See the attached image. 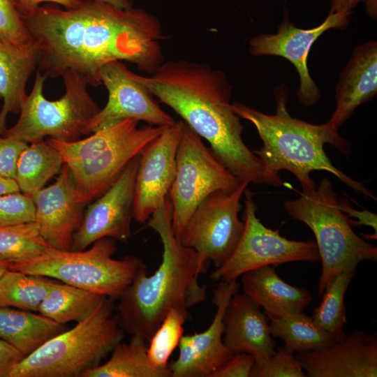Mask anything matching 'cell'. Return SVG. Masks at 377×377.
I'll return each mask as SVG.
<instances>
[{
  "label": "cell",
  "instance_id": "1",
  "mask_svg": "<svg viewBox=\"0 0 377 377\" xmlns=\"http://www.w3.org/2000/svg\"><path fill=\"white\" fill-rule=\"evenodd\" d=\"M21 15L39 44L38 70L47 78L70 70L98 87L100 71L109 62L127 61L149 74L162 63L161 24L142 8L82 0L73 8L50 3Z\"/></svg>",
  "mask_w": 377,
  "mask_h": 377
},
{
  "label": "cell",
  "instance_id": "2",
  "mask_svg": "<svg viewBox=\"0 0 377 377\" xmlns=\"http://www.w3.org/2000/svg\"><path fill=\"white\" fill-rule=\"evenodd\" d=\"M138 78L151 95L209 143L214 155L240 182L283 185L279 173L267 168L244 142L241 118L230 103L232 86L223 71L178 60L161 64L149 77L138 75Z\"/></svg>",
  "mask_w": 377,
  "mask_h": 377
},
{
  "label": "cell",
  "instance_id": "3",
  "mask_svg": "<svg viewBox=\"0 0 377 377\" xmlns=\"http://www.w3.org/2000/svg\"><path fill=\"white\" fill-rule=\"evenodd\" d=\"M147 226L161 239L162 261L149 276L145 265L141 266L119 297L117 311L124 330L149 341L170 309L188 311L205 300L207 286L200 285L198 279L207 260L176 237L168 195Z\"/></svg>",
  "mask_w": 377,
  "mask_h": 377
},
{
  "label": "cell",
  "instance_id": "4",
  "mask_svg": "<svg viewBox=\"0 0 377 377\" xmlns=\"http://www.w3.org/2000/svg\"><path fill=\"white\" fill-rule=\"evenodd\" d=\"M276 113L267 114L241 103L232 104L234 112L252 123L263 142V146L253 152L270 170L291 172L298 179L302 192L316 188L311 178L314 170H325L333 174L353 190L365 197L376 200L364 185L337 168L326 154L324 145H333L345 154L350 151L349 142L341 138L338 129L327 122L311 124L294 118L287 110L288 91L281 84L274 89Z\"/></svg>",
  "mask_w": 377,
  "mask_h": 377
},
{
  "label": "cell",
  "instance_id": "5",
  "mask_svg": "<svg viewBox=\"0 0 377 377\" xmlns=\"http://www.w3.org/2000/svg\"><path fill=\"white\" fill-rule=\"evenodd\" d=\"M138 124V120L126 119L84 139L66 142L50 138L47 140L61 155L84 203L105 193L128 162L165 128Z\"/></svg>",
  "mask_w": 377,
  "mask_h": 377
},
{
  "label": "cell",
  "instance_id": "6",
  "mask_svg": "<svg viewBox=\"0 0 377 377\" xmlns=\"http://www.w3.org/2000/svg\"><path fill=\"white\" fill-rule=\"evenodd\" d=\"M112 300L106 297L85 320L24 357L6 377H77L99 365L124 337Z\"/></svg>",
  "mask_w": 377,
  "mask_h": 377
},
{
  "label": "cell",
  "instance_id": "7",
  "mask_svg": "<svg viewBox=\"0 0 377 377\" xmlns=\"http://www.w3.org/2000/svg\"><path fill=\"white\" fill-rule=\"evenodd\" d=\"M283 206L293 219L308 226L316 237L322 262L319 296L340 272L357 269L362 261H377V248L353 231L328 179H323L316 188L302 192L298 198L286 200Z\"/></svg>",
  "mask_w": 377,
  "mask_h": 377
},
{
  "label": "cell",
  "instance_id": "8",
  "mask_svg": "<svg viewBox=\"0 0 377 377\" xmlns=\"http://www.w3.org/2000/svg\"><path fill=\"white\" fill-rule=\"evenodd\" d=\"M116 240L105 237L82 251L52 250L8 265V269L47 276L108 297L119 299L132 283L143 262L127 256L112 258Z\"/></svg>",
  "mask_w": 377,
  "mask_h": 377
},
{
  "label": "cell",
  "instance_id": "9",
  "mask_svg": "<svg viewBox=\"0 0 377 377\" xmlns=\"http://www.w3.org/2000/svg\"><path fill=\"white\" fill-rule=\"evenodd\" d=\"M61 77L65 94L57 100L49 101L43 94L47 77L40 70L36 72L32 90L20 105L17 122L6 128L3 136L34 143L46 136L71 142L84 135L88 122L100 108L89 94V84L82 76L68 70Z\"/></svg>",
  "mask_w": 377,
  "mask_h": 377
},
{
  "label": "cell",
  "instance_id": "10",
  "mask_svg": "<svg viewBox=\"0 0 377 377\" xmlns=\"http://www.w3.org/2000/svg\"><path fill=\"white\" fill-rule=\"evenodd\" d=\"M241 183L183 121L175 179L168 193L176 237L179 238L191 215L207 196L216 191H232Z\"/></svg>",
  "mask_w": 377,
  "mask_h": 377
},
{
  "label": "cell",
  "instance_id": "11",
  "mask_svg": "<svg viewBox=\"0 0 377 377\" xmlns=\"http://www.w3.org/2000/svg\"><path fill=\"white\" fill-rule=\"evenodd\" d=\"M244 193L242 235L230 256L210 274L213 281H235L245 272L265 265L320 260L316 242L290 240L281 236L279 229L265 226L256 216L253 193L246 188Z\"/></svg>",
  "mask_w": 377,
  "mask_h": 377
},
{
  "label": "cell",
  "instance_id": "12",
  "mask_svg": "<svg viewBox=\"0 0 377 377\" xmlns=\"http://www.w3.org/2000/svg\"><path fill=\"white\" fill-rule=\"evenodd\" d=\"M248 182L230 192L216 191L197 207L179 239L216 267L222 265L237 246L244 223L238 217L240 200Z\"/></svg>",
  "mask_w": 377,
  "mask_h": 377
},
{
  "label": "cell",
  "instance_id": "13",
  "mask_svg": "<svg viewBox=\"0 0 377 377\" xmlns=\"http://www.w3.org/2000/svg\"><path fill=\"white\" fill-rule=\"evenodd\" d=\"M99 76L101 84L108 91V101L88 122L84 135L126 119L165 127L175 123L152 98L151 94L140 81L138 75L131 71L120 61L105 64Z\"/></svg>",
  "mask_w": 377,
  "mask_h": 377
},
{
  "label": "cell",
  "instance_id": "14",
  "mask_svg": "<svg viewBox=\"0 0 377 377\" xmlns=\"http://www.w3.org/2000/svg\"><path fill=\"white\" fill-rule=\"evenodd\" d=\"M350 15L351 13L347 12L329 13L320 24L306 29L295 27L285 17L275 34H262L253 37L249 41V52L253 56H279L290 61L300 76V87L297 92L299 101L306 106L313 105L319 101L321 95L309 72V50L327 30L345 28Z\"/></svg>",
  "mask_w": 377,
  "mask_h": 377
},
{
  "label": "cell",
  "instance_id": "15",
  "mask_svg": "<svg viewBox=\"0 0 377 377\" xmlns=\"http://www.w3.org/2000/svg\"><path fill=\"white\" fill-rule=\"evenodd\" d=\"M138 161L139 155L131 159L112 185L88 207L71 250H84L105 237L124 242L129 239Z\"/></svg>",
  "mask_w": 377,
  "mask_h": 377
},
{
  "label": "cell",
  "instance_id": "16",
  "mask_svg": "<svg viewBox=\"0 0 377 377\" xmlns=\"http://www.w3.org/2000/svg\"><path fill=\"white\" fill-rule=\"evenodd\" d=\"M182 120L165 127L139 154L133 193V219L146 223L165 203L175 179Z\"/></svg>",
  "mask_w": 377,
  "mask_h": 377
},
{
  "label": "cell",
  "instance_id": "17",
  "mask_svg": "<svg viewBox=\"0 0 377 377\" xmlns=\"http://www.w3.org/2000/svg\"><path fill=\"white\" fill-rule=\"evenodd\" d=\"M239 288L237 281L217 284L212 298L216 307L214 319L205 331L182 337L179 356L168 366L172 377H209L234 355L222 338L223 318L230 298Z\"/></svg>",
  "mask_w": 377,
  "mask_h": 377
},
{
  "label": "cell",
  "instance_id": "18",
  "mask_svg": "<svg viewBox=\"0 0 377 377\" xmlns=\"http://www.w3.org/2000/svg\"><path fill=\"white\" fill-rule=\"evenodd\" d=\"M31 198L35 206L34 221L43 237L56 249L71 250L86 203L79 195L68 167L64 163L56 182Z\"/></svg>",
  "mask_w": 377,
  "mask_h": 377
},
{
  "label": "cell",
  "instance_id": "19",
  "mask_svg": "<svg viewBox=\"0 0 377 377\" xmlns=\"http://www.w3.org/2000/svg\"><path fill=\"white\" fill-rule=\"evenodd\" d=\"M295 357L309 377H376L377 335L355 330L330 346Z\"/></svg>",
  "mask_w": 377,
  "mask_h": 377
},
{
  "label": "cell",
  "instance_id": "20",
  "mask_svg": "<svg viewBox=\"0 0 377 377\" xmlns=\"http://www.w3.org/2000/svg\"><path fill=\"white\" fill-rule=\"evenodd\" d=\"M224 344L232 353H246L255 362L270 357L275 342L269 328V319L260 306L246 294H234L224 312Z\"/></svg>",
  "mask_w": 377,
  "mask_h": 377
},
{
  "label": "cell",
  "instance_id": "21",
  "mask_svg": "<svg viewBox=\"0 0 377 377\" xmlns=\"http://www.w3.org/2000/svg\"><path fill=\"white\" fill-rule=\"evenodd\" d=\"M377 92V43L356 47L335 87L336 108L327 123L334 128L347 120L361 104Z\"/></svg>",
  "mask_w": 377,
  "mask_h": 377
},
{
  "label": "cell",
  "instance_id": "22",
  "mask_svg": "<svg viewBox=\"0 0 377 377\" xmlns=\"http://www.w3.org/2000/svg\"><path fill=\"white\" fill-rule=\"evenodd\" d=\"M241 281L244 293L264 309L269 320L303 312L313 300L306 289L285 282L273 265L246 272L241 276Z\"/></svg>",
  "mask_w": 377,
  "mask_h": 377
},
{
  "label": "cell",
  "instance_id": "23",
  "mask_svg": "<svg viewBox=\"0 0 377 377\" xmlns=\"http://www.w3.org/2000/svg\"><path fill=\"white\" fill-rule=\"evenodd\" d=\"M40 47L35 40L19 47L0 38V135L6 130L9 113H18L27 96L26 87L33 72L38 67Z\"/></svg>",
  "mask_w": 377,
  "mask_h": 377
},
{
  "label": "cell",
  "instance_id": "24",
  "mask_svg": "<svg viewBox=\"0 0 377 377\" xmlns=\"http://www.w3.org/2000/svg\"><path fill=\"white\" fill-rule=\"evenodd\" d=\"M66 330L41 314L0 306V338L15 348L24 357Z\"/></svg>",
  "mask_w": 377,
  "mask_h": 377
},
{
  "label": "cell",
  "instance_id": "25",
  "mask_svg": "<svg viewBox=\"0 0 377 377\" xmlns=\"http://www.w3.org/2000/svg\"><path fill=\"white\" fill-rule=\"evenodd\" d=\"M128 343H118L110 358L89 369L81 377H170V371L155 367L147 355V341L133 334Z\"/></svg>",
  "mask_w": 377,
  "mask_h": 377
},
{
  "label": "cell",
  "instance_id": "26",
  "mask_svg": "<svg viewBox=\"0 0 377 377\" xmlns=\"http://www.w3.org/2000/svg\"><path fill=\"white\" fill-rule=\"evenodd\" d=\"M108 297L57 281L40 303L38 312L54 321L66 325L88 318Z\"/></svg>",
  "mask_w": 377,
  "mask_h": 377
},
{
  "label": "cell",
  "instance_id": "27",
  "mask_svg": "<svg viewBox=\"0 0 377 377\" xmlns=\"http://www.w3.org/2000/svg\"><path fill=\"white\" fill-rule=\"evenodd\" d=\"M63 165L61 155L47 141L31 143L18 158L15 180L20 192L31 196L59 174Z\"/></svg>",
  "mask_w": 377,
  "mask_h": 377
},
{
  "label": "cell",
  "instance_id": "28",
  "mask_svg": "<svg viewBox=\"0 0 377 377\" xmlns=\"http://www.w3.org/2000/svg\"><path fill=\"white\" fill-rule=\"evenodd\" d=\"M269 320L272 336L282 339L283 347L292 353L323 348L343 336L324 331L303 312L285 313Z\"/></svg>",
  "mask_w": 377,
  "mask_h": 377
},
{
  "label": "cell",
  "instance_id": "29",
  "mask_svg": "<svg viewBox=\"0 0 377 377\" xmlns=\"http://www.w3.org/2000/svg\"><path fill=\"white\" fill-rule=\"evenodd\" d=\"M56 281L8 269L0 278V306L38 311Z\"/></svg>",
  "mask_w": 377,
  "mask_h": 377
},
{
  "label": "cell",
  "instance_id": "30",
  "mask_svg": "<svg viewBox=\"0 0 377 377\" xmlns=\"http://www.w3.org/2000/svg\"><path fill=\"white\" fill-rule=\"evenodd\" d=\"M53 249L36 221L0 228V259L8 264L39 256Z\"/></svg>",
  "mask_w": 377,
  "mask_h": 377
},
{
  "label": "cell",
  "instance_id": "31",
  "mask_svg": "<svg viewBox=\"0 0 377 377\" xmlns=\"http://www.w3.org/2000/svg\"><path fill=\"white\" fill-rule=\"evenodd\" d=\"M356 271L357 269H351L341 272L332 279L321 296L322 302L311 316L322 330L337 337L345 334L343 327L347 317L343 299Z\"/></svg>",
  "mask_w": 377,
  "mask_h": 377
},
{
  "label": "cell",
  "instance_id": "32",
  "mask_svg": "<svg viewBox=\"0 0 377 377\" xmlns=\"http://www.w3.org/2000/svg\"><path fill=\"white\" fill-rule=\"evenodd\" d=\"M188 316V311L170 309L149 339L147 355L157 369L170 371L168 360L183 336V325Z\"/></svg>",
  "mask_w": 377,
  "mask_h": 377
},
{
  "label": "cell",
  "instance_id": "33",
  "mask_svg": "<svg viewBox=\"0 0 377 377\" xmlns=\"http://www.w3.org/2000/svg\"><path fill=\"white\" fill-rule=\"evenodd\" d=\"M251 377H306L301 363L292 353L283 347H276L268 359L255 362Z\"/></svg>",
  "mask_w": 377,
  "mask_h": 377
},
{
  "label": "cell",
  "instance_id": "34",
  "mask_svg": "<svg viewBox=\"0 0 377 377\" xmlns=\"http://www.w3.org/2000/svg\"><path fill=\"white\" fill-rule=\"evenodd\" d=\"M0 38L19 47L27 46L34 40L15 0H0Z\"/></svg>",
  "mask_w": 377,
  "mask_h": 377
},
{
  "label": "cell",
  "instance_id": "35",
  "mask_svg": "<svg viewBox=\"0 0 377 377\" xmlns=\"http://www.w3.org/2000/svg\"><path fill=\"white\" fill-rule=\"evenodd\" d=\"M35 220V206L31 196L22 192L0 195V228Z\"/></svg>",
  "mask_w": 377,
  "mask_h": 377
},
{
  "label": "cell",
  "instance_id": "36",
  "mask_svg": "<svg viewBox=\"0 0 377 377\" xmlns=\"http://www.w3.org/2000/svg\"><path fill=\"white\" fill-rule=\"evenodd\" d=\"M27 143L0 135V177L15 179L18 158Z\"/></svg>",
  "mask_w": 377,
  "mask_h": 377
},
{
  "label": "cell",
  "instance_id": "37",
  "mask_svg": "<svg viewBox=\"0 0 377 377\" xmlns=\"http://www.w3.org/2000/svg\"><path fill=\"white\" fill-rule=\"evenodd\" d=\"M255 359L252 355L246 353H236L209 377H249Z\"/></svg>",
  "mask_w": 377,
  "mask_h": 377
},
{
  "label": "cell",
  "instance_id": "38",
  "mask_svg": "<svg viewBox=\"0 0 377 377\" xmlns=\"http://www.w3.org/2000/svg\"><path fill=\"white\" fill-rule=\"evenodd\" d=\"M340 209L348 216L357 219L356 221H351L348 219L350 224L352 226H368L371 227L375 233H377V216L376 214L366 209L359 211L352 207L347 199H339Z\"/></svg>",
  "mask_w": 377,
  "mask_h": 377
},
{
  "label": "cell",
  "instance_id": "39",
  "mask_svg": "<svg viewBox=\"0 0 377 377\" xmlns=\"http://www.w3.org/2000/svg\"><path fill=\"white\" fill-rule=\"evenodd\" d=\"M23 357L15 348L0 338V377H6L10 369Z\"/></svg>",
  "mask_w": 377,
  "mask_h": 377
},
{
  "label": "cell",
  "instance_id": "40",
  "mask_svg": "<svg viewBox=\"0 0 377 377\" xmlns=\"http://www.w3.org/2000/svg\"><path fill=\"white\" fill-rule=\"evenodd\" d=\"M21 14L30 13L41 6L43 3H56L65 8L77 7L82 0H15Z\"/></svg>",
  "mask_w": 377,
  "mask_h": 377
},
{
  "label": "cell",
  "instance_id": "41",
  "mask_svg": "<svg viewBox=\"0 0 377 377\" xmlns=\"http://www.w3.org/2000/svg\"><path fill=\"white\" fill-rule=\"evenodd\" d=\"M364 0H332L330 13L347 12L352 13V9Z\"/></svg>",
  "mask_w": 377,
  "mask_h": 377
},
{
  "label": "cell",
  "instance_id": "42",
  "mask_svg": "<svg viewBox=\"0 0 377 377\" xmlns=\"http://www.w3.org/2000/svg\"><path fill=\"white\" fill-rule=\"evenodd\" d=\"M15 192H20L16 181L13 179L0 177V195Z\"/></svg>",
  "mask_w": 377,
  "mask_h": 377
},
{
  "label": "cell",
  "instance_id": "43",
  "mask_svg": "<svg viewBox=\"0 0 377 377\" xmlns=\"http://www.w3.org/2000/svg\"><path fill=\"white\" fill-rule=\"evenodd\" d=\"M105 2L121 9L131 8L133 5V0H96Z\"/></svg>",
  "mask_w": 377,
  "mask_h": 377
},
{
  "label": "cell",
  "instance_id": "44",
  "mask_svg": "<svg viewBox=\"0 0 377 377\" xmlns=\"http://www.w3.org/2000/svg\"><path fill=\"white\" fill-rule=\"evenodd\" d=\"M8 263L0 259V278L3 274L8 269Z\"/></svg>",
  "mask_w": 377,
  "mask_h": 377
}]
</instances>
